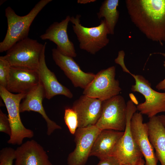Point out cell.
<instances>
[{"label":"cell","mask_w":165,"mask_h":165,"mask_svg":"<svg viewBox=\"0 0 165 165\" xmlns=\"http://www.w3.org/2000/svg\"><path fill=\"white\" fill-rule=\"evenodd\" d=\"M132 22L148 39L165 42V0H126Z\"/></svg>","instance_id":"1"},{"label":"cell","mask_w":165,"mask_h":165,"mask_svg":"<svg viewBox=\"0 0 165 165\" xmlns=\"http://www.w3.org/2000/svg\"><path fill=\"white\" fill-rule=\"evenodd\" d=\"M52 0L39 1L26 15H17L10 6L5 9L8 28L5 37L0 43V52L7 51L17 42L28 37L30 26L41 11Z\"/></svg>","instance_id":"2"},{"label":"cell","mask_w":165,"mask_h":165,"mask_svg":"<svg viewBox=\"0 0 165 165\" xmlns=\"http://www.w3.org/2000/svg\"><path fill=\"white\" fill-rule=\"evenodd\" d=\"M46 43L28 37L14 45L3 57L11 67L37 70Z\"/></svg>","instance_id":"3"},{"label":"cell","mask_w":165,"mask_h":165,"mask_svg":"<svg viewBox=\"0 0 165 165\" xmlns=\"http://www.w3.org/2000/svg\"><path fill=\"white\" fill-rule=\"evenodd\" d=\"M81 15L71 17L72 28L79 42L80 48L90 54H94L106 46L109 42L107 35L109 34L105 19L101 20L97 26L86 27L80 23Z\"/></svg>","instance_id":"4"},{"label":"cell","mask_w":165,"mask_h":165,"mask_svg":"<svg viewBox=\"0 0 165 165\" xmlns=\"http://www.w3.org/2000/svg\"><path fill=\"white\" fill-rule=\"evenodd\" d=\"M26 94H14L0 86V95L6 108L11 128V134L7 141L9 144L21 145L24 138H30L34 136L32 130L24 126L20 116V102Z\"/></svg>","instance_id":"5"},{"label":"cell","mask_w":165,"mask_h":165,"mask_svg":"<svg viewBox=\"0 0 165 165\" xmlns=\"http://www.w3.org/2000/svg\"><path fill=\"white\" fill-rule=\"evenodd\" d=\"M123 70L130 74L135 80V84L132 86L131 91L141 94L145 98V102L136 106L139 112L150 118L159 113L165 112V92L153 90L151 83L142 75L132 74L126 67Z\"/></svg>","instance_id":"6"},{"label":"cell","mask_w":165,"mask_h":165,"mask_svg":"<svg viewBox=\"0 0 165 165\" xmlns=\"http://www.w3.org/2000/svg\"><path fill=\"white\" fill-rule=\"evenodd\" d=\"M127 120L124 134L113 150L112 156L116 157L121 165H136L143 157L136 144L131 132L130 121L137 110L132 100L127 103Z\"/></svg>","instance_id":"7"},{"label":"cell","mask_w":165,"mask_h":165,"mask_svg":"<svg viewBox=\"0 0 165 165\" xmlns=\"http://www.w3.org/2000/svg\"><path fill=\"white\" fill-rule=\"evenodd\" d=\"M127 120V104L119 95L103 101L101 115L95 125L101 130L124 131Z\"/></svg>","instance_id":"8"},{"label":"cell","mask_w":165,"mask_h":165,"mask_svg":"<svg viewBox=\"0 0 165 165\" xmlns=\"http://www.w3.org/2000/svg\"><path fill=\"white\" fill-rule=\"evenodd\" d=\"M115 76V66L101 70L84 89L83 94L103 101L119 95L122 89Z\"/></svg>","instance_id":"9"},{"label":"cell","mask_w":165,"mask_h":165,"mask_svg":"<svg viewBox=\"0 0 165 165\" xmlns=\"http://www.w3.org/2000/svg\"><path fill=\"white\" fill-rule=\"evenodd\" d=\"M101 130L95 125L78 128L74 134L76 147L68 155V165H85L94 143Z\"/></svg>","instance_id":"10"},{"label":"cell","mask_w":165,"mask_h":165,"mask_svg":"<svg viewBox=\"0 0 165 165\" xmlns=\"http://www.w3.org/2000/svg\"><path fill=\"white\" fill-rule=\"evenodd\" d=\"M52 52L55 63L63 71L75 87L84 89L94 79L96 74L83 72L73 58L62 54L56 48L53 49Z\"/></svg>","instance_id":"11"},{"label":"cell","mask_w":165,"mask_h":165,"mask_svg":"<svg viewBox=\"0 0 165 165\" xmlns=\"http://www.w3.org/2000/svg\"><path fill=\"white\" fill-rule=\"evenodd\" d=\"M142 115L135 112L131 119L130 127L134 140L145 160V165H157L158 160L149 139L146 123Z\"/></svg>","instance_id":"12"},{"label":"cell","mask_w":165,"mask_h":165,"mask_svg":"<svg viewBox=\"0 0 165 165\" xmlns=\"http://www.w3.org/2000/svg\"><path fill=\"white\" fill-rule=\"evenodd\" d=\"M103 102L83 94L74 102L72 108L77 115L78 128L95 125L101 115Z\"/></svg>","instance_id":"13"},{"label":"cell","mask_w":165,"mask_h":165,"mask_svg":"<svg viewBox=\"0 0 165 165\" xmlns=\"http://www.w3.org/2000/svg\"><path fill=\"white\" fill-rule=\"evenodd\" d=\"M71 17L67 16L61 22H55L52 24L40 37L42 40L48 39L57 45V49L62 54L75 57L77 54L73 42L69 39L67 28Z\"/></svg>","instance_id":"14"},{"label":"cell","mask_w":165,"mask_h":165,"mask_svg":"<svg viewBox=\"0 0 165 165\" xmlns=\"http://www.w3.org/2000/svg\"><path fill=\"white\" fill-rule=\"evenodd\" d=\"M39 82L37 70L11 66L6 88L13 93L27 94Z\"/></svg>","instance_id":"15"},{"label":"cell","mask_w":165,"mask_h":165,"mask_svg":"<svg viewBox=\"0 0 165 165\" xmlns=\"http://www.w3.org/2000/svg\"><path fill=\"white\" fill-rule=\"evenodd\" d=\"M45 97L44 88L39 82L34 88L27 93L20 107V113L26 111L37 112L42 115L47 124V134L50 135L55 130L61 129V127L50 119L47 116L42 104Z\"/></svg>","instance_id":"16"},{"label":"cell","mask_w":165,"mask_h":165,"mask_svg":"<svg viewBox=\"0 0 165 165\" xmlns=\"http://www.w3.org/2000/svg\"><path fill=\"white\" fill-rule=\"evenodd\" d=\"M46 47L42 53L37 70L40 82L45 91V97L50 100L55 96L61 95L69 98H72L73 94L70 90L58 81L54 73L47 67L45 61Z\"/></svg>","instance_id":"17"},{"label":"cell","mask_w":165,"mask_h":165,"mask_svg":"<svg viewBox=\"0 0 165 165\" xmlns=\"http://www.w3.org/2000/svg\"><path fill=\"white\" fill-rule=\"evenodd\" d=\"M15 160V165H53L43 147L34 140L16 148Z\"/></svg>","instance_id":"18"},{"label":"cell","mask_w":165,"mask_h":165,"mask_svg":"<svg viewBox=\"0 0 165 165\" xmlns=\"http://www.w3.org/2000/svg\"><path fill=\"white\" fill-rule=\"evenodd\" d=\"M124 131L112 130L101 131L96 139L90 155L100 160L112 156L113 150Z\"/></svg>","instance_id":"19"},{"label":"cell","mask_w":165,"mask_h":165,"mask_svg":"<svg viewBox=\"0 0 165 165\" xmlns=\"http://www.w3.org/2000/svg\"><path fill=\"white\" fill-rule=\"evenodd\" d=\"M149 140L161 165H165V128L158 116L149 119L146 123Z\"/></svg>","instance_id":"20"},{"label":"cell","mask_w":165,"mask_h":165,"mask_svg":"<svg viewBox=\"0 0 165 165\" xmlns=\"http://www.w3.org/2000/svg\"><path fill=\"white\" fill-rule=\"evenodd\" d=\"M119 2L118 0H105L97 13L99 19L104 17L110 34H114L115 27L118 21L119 12L117 9Z\"/></svg>","instance_id":"21"},{"label":"cell","mask_w":165,"mask_h":165,"mask_svg":"<svg viewBox=\"0 0 165 165\" xmlns=\"http://www.w3.org/2000/svg\"><path fill=\"white\" fill-rule=\"evenodd\" d=\"M65 123L70 133L74 134L78 128V119L77 113L72 108L65 110L64 117Z\"/></svg>","instance_id":"22"},{"label":"cell","mask_w":165,"mask_h":165,"mask_svg":"<svg viewBox=\"0 0 165 165\" xmlns=\"http://www.w3.org/2000/svg\"><path fill=\"white\" fill-rule=\"evenodd\" d=\"M11 66L3 56L0 57V86L6 88L9 76Z\"/></svg>","instance_id":"23"},{"label":"cell","mask_w":165,"mask_h":165,"mask_svg":"<svg viewBox=\"0 0 165 165\" xmlns=\"http://www.w3.org/2000/svg\"><path fill=\"white\" fill-rule=\"evenodd\" d=\"M15 159V150L9 147L3 148L0 152V165H13Z\"/></svg>","instance_id":"24"},{"label":"cell","mask_w":165,"mask_h":165,"mask_svg":"<svg viewBox=\"0 0 165 165\" xmlns=\"http://www.w3.org/2000/svg\"><path fill=\"white\" fill-rule=\"evenodd\" d=\"M0 131L10 136L12 130L10 123L6 114L0 110Z\"/></svg>","instance_id":"25"},{"label":"cell","mask_w":165,"mask_h":165,"mask_svg":"<svg viewBox=\"0 0 165 165\" xmlns=\"http://www.w3.org/2000/svg\"><path fill=\"white\" fill-rule=\"evenodd\" d=\"M97 165H121L119 160L115 156H111L100 160Z\"/></svg>","instance_id":"26"},{"label":"cell","mask_w":165,"mask_h":165,"mask_svg":"<svg viewBox=\"0 0 165 165\" xmlns=\"http://www.w3.org/2000/svg\"><path fill=\"white\" fill-rule=\"evenodd\" d=\"M156 53L161 54L165 58V53ZM163 66L165 68V61H164ZM156 88L159 90L165 91V78L156 85Z\"/></svg>","instance_id":"27"},{"label":"cell","mask_w":165,"mask_h":165,"mask_svg":"<svg viewBox=\"0 0 165 165\" xmlns=\"http://www.w3.org/2000/svg\"><path fill=\"white\" fill-rule=\"evenodd\" d=\"M96 1L95 0H78L77 2L79 3L85 4Z\"/></svg>","instance_id":"28"},{"label":"cell","mask_w":165,"mask_h":165,"mask_svg":"<svg viewBox=\"0 0 165 165\" xmlns=\"http://www.w3.org/2000/svg\"><path fill=\"white\" fill-rule=\"evenodd\" d=\"M158 116L163 125L165 128V115Z\"/></svg>","instance_id":"29"},{"label":"cell","mask_w":165,"mask_h":165,"mask_svg":"<svg viewBox=\"0 0 165 165\" xmlns=\"http://www.w3.org/2000/svg\"><path fill=\"white\" fill-rule=\"evenodd\" d=\"M145 161L143 159H141L136 165H145Z\"/></svg>","instance_id":"30"},{"label":"cell","mask_w":165,"mask_h":165,"mask_svg":"<svg viewBox=\"0 0 165 165\" xmlns=\"http://www.w3.org/2000/svg\"><path fill=\"white\" fill-rule=\"evenodd\" d=\"M127 165V164H124V165Z\"/></svg>","instance_id":"31"}]
</instances>
